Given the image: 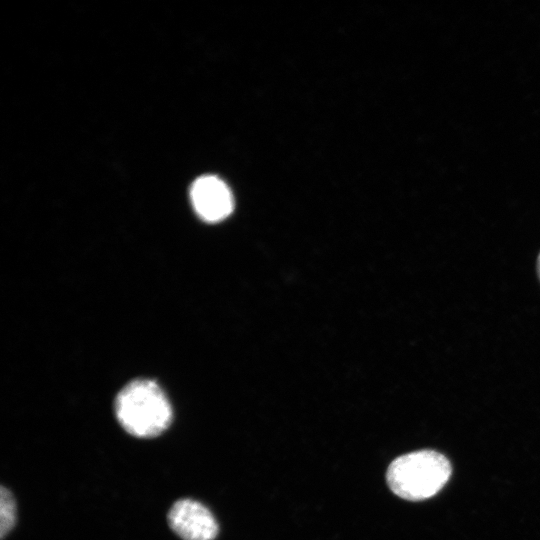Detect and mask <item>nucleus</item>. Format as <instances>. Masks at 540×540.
Returning <instances> with one entry per match:
<instances>
[{"label": "nucleus", "mask_w": 540, "mask_h": 540, "mask_svg": "<svg viewBox=\"0 0 540 540\" xmlns=\"http://www.w3.org/2000/svg\"><path fill=\"white\" fill-rule=\"evenodd\" d=\"M16 523V502L11 491L5 486L0 489V537L3 540Z\"/></svg>", "instance_id": "39448f33"}, {"label": "nucleus", "mask_w": 540, "mask_h": 540, "mask_svg": "<svg viewBox=\"0 0 540 540\" xmlns=\"http://www.w3.org/2000/svg\"><path fill=\"white\" fill-rule=\"evenodd\" d=\"M536 270H537V275H538V278H539V281H540V252H539L537 260H536Z\"/></svg>", "instance_id": "423d86ee"}, {"label": "nucleus", "mask_w": 540, "mask_h": 540, "mask_svg": "<svg viewBox=\"0 0 540 540\" xmlns=\"http://www.w3.org/2000/svg\"><path fill=\"white\" fill-rule=\"evenodd\" d=\"M114 412L120 426L140 439L161 435L173 419L166 394L149 379H135L126 384L115 397Z\"/></svg>", "instance_id": "f257e3e1"}, {"label": "nucleus", "mask_w": 540, "mask_h": 540, "mask_svg": "<svg viewBox=\"0 0 540 540\" xmlns=\"http://www.w3.org/2000/svg\"><path fill=\"white\" fill-rule=\"evenodd\" d=\"M171 530L182 540H214L218 524L202 503L183 498L173 503L167 514Z\"/></svg>", "instance_id": "7ed1b4c3"}, {"label": "nucleus", "mask_w": 540, "mask_h": 540, "mask_svg": "<svg viewBox=\"0 0 540 540\" xmlns=\"http://www.w3.org/2000/svg\"><path fill=\"white\" fill-rule=\"evenodd\" d=\"M197 215L206 222H218L233 210V197L228 186L218 177L205 175L197 178L190 191Z\"/></svg>", "instance_id": "20e7f679"}, {"label": "nucleus", "mask_w": 540, "mask_h": 540, "mask_svg": "<svg viewBox=\"0 0 540 540\" xmlns=\"http://www.w3.org/2000/svg\"><path fill=\"white\" fill-rule=\"evenodd\" d=\"M450 475L451 465L445 456L432 450H420L393 460L386 479L397 496L421 501L438 493Z\"/></svg>", "instance_id": "f03ea898"}]
</instances>
